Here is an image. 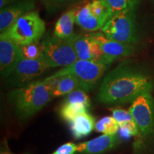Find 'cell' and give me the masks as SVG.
Masks as SVG:
<instances>
[{"label": "cell", "instance_id": "obj_1", "mask_svg": "<svg viewBox=\"0 0 154 154\" xmlns=\"http://www.w3.org/2000/svg\"><path fill=\"white\" fill-rule=\"evenodd\" d=\"M153 88L152 77L145 69L128 61H123L104 77L97 99L104 104L133 102Z\"/></svg>", "mask_w": 154, "mask_h": 154}, {"label": "cell", "instance_id": "obj_2", "mask_svg": "<svg viewBox=\"0 0 154 154\" xmlns=\"http://www.w3.org/2000/svg\"><path fill=\"white\" fill-rule=\"evenodd\" d=\"M53 96L44 81L31 82L15 88L9 94V99L20 119H26L40 111Z\"/></svg>", "mask_w": 154, "mask_h": 154}, {"label": "cell", "instance_id": "obj_3", "mask_svg": "<svg viewBox=\"0 0 154 154\" xmlns=\"http://www.w3.org/2000/svg\"><path fill=\"white\" fill-rule=\"evenodd\" d=\"M137 126L135 136L134 151L140 154L154 134V100L151 92L144 93L131 102L129 109Z\"/></svg>", "mask_w": 154, "mask_h": 154}, {"label": "cell", "instance_id": "obj_4", "mask_svg": "<svg viewBox=\"0 0 154 154\" xmlns=\"http://www.w3.org/2000/svg\"><path fill=\"white\" fill-rule=\"evenodd\" d=\"M46 30L44 20L36 11L26 13L5 32L20 47L39 42Z\"/></svg>", "mask_w": 154, "mask_h": 154}, {"label": "cell", "instance_id": "obj_5", "mask_svg": "<svg viewBox=\"0 0 154 154\" xmlns=\"http://www.w3.org/2000/svg\"><path fill=\"white\" fill-rule=\"evenodd\" d=\"M101 32L111 39L135 46L138 36L134 8L113 15L102 27Z\"/></svg>", "mask_w": 154, "mask_h": 154}, {"label": "cell", "instance_id": "obj_6", "mask_svg": "<svg viewBox=\"0 0 154 154\" xmlns=\"http://www.w3.org/2000/svg\"><path fill=\"white\" fill-rule=\"evenodd\" d=\"M42 58L50 67L67 66L78 60L76 51L69 38L54 35L48 36L42 42Z\"/></svg>", "mask_w": 154, "mask_h": 154}, {"label": "cell", "instance_id": "obj_7", "mask_svg": "<svg viewBox=\"0 0 154 154\" xmlns=\"http://www.w3.org/2000/svg\"><path fill=\"white\" fill-rule=\"evenodd\" d=\"M111 63L112 62L105 56L103 59L100 61L78 59L72 64L65 66L45 79L49 80L63 75H74L88 84L95 86L96 83L109 68Z\"/></svg>", "mask_w": 154, "mask_h": 154}, {"label": "cell", "instance_id": "obj_8", "mask_svg": "<svg viewBox=\"0 0 154 154\" xmlns=\"http://www.w3.org/2000/svg\"><path fill=\"white\" fill-rule=\"evenodd\" d=\"M22 48L6 32L0 35V72L3 78L12 74L19 61L24 58Z\"/></svg>", "mask_w": 154, "mask_h": 154}, {"label": "cell", "instance_id": "obj_9", "mask_svg": "<svg viewBox=\"0 0 154 154\" xmlns=\"http://www.w3.org/2000/svg\"><path fill=\"white\" fill-rule=\"evenodd\" d=\"M49 68L42 57L36 59L23 58L17 65L10 76L9 82L16 86H24L41 75Z\"/></svg>", "mask_w": 154, "mask_h": 154}, {"label": "cell", "instance_id": "obj_10", "mask_svg": "<svg viewBox=\"0 0 154 154\" xmlns=\"http://www.w3.org/2000/svg\"><path fill=\"white\" fill-rule=\"evenodd\" d=\"M76 51L78 59L82 60H102L104 54L91 34H74L69 38Z\"/></svg>", "mask_w": 154, "mask_h": 154}, {"label": "cell", "instance_id": "obj_11", "mask_svg": "<svg viewBox=\"0 0 154 154\" xmlns=\"http://www.w3.org/2000/svg\"><path fill=\"white\" fill-rule=\"evenodd\" d=\"M91 34L100 45L105 57L113 62L116 60L131 57L134 53V45L111 39L102 32Z\"/></svg>", "mask_w": 154, "mask_h": 154}, {"label": "cell", "instance_id": "obj_12", "mask_svg": "<svg viewBox=\"0 0 154 154\" xmlns=\"http://www.w3.org/2000/svg\"><path fill=\"white\" fill-rule=\"evenodd\" d=\"M34 8L33 0H18L1 9L0 32L7 31L19 17L30 12Z\"/></svg>", "mask_w": 154, "mask_h": 154}, {"label": "cell", "instance_id": "obj_13", "mask_svg": "<svg viewBox=\"0 0 154 154\" xmlns=\"http://www.w3.org/2000/svg\"><path fill=\"white\" fill-rule=\"evenodd\" d=\"M120 142L117 134H103L94 139L78 144L75 154H104L116 146Z\"/></svg>", "mask_w": 154, "mask_h": 154}, {"label": "cell", "instance_id": "obj_14", "mask_svg": "<svg viewBox=\"0 0 154 154\" xmlns=\"http://www.w3.org/2000/svg\"><path fill=\"white\" fill-rule=\"evenodd\" d=\"M94 87V86L88 84L74 75H63L57 77V84L51 94L53 97H57L67 95L78 89L88 91Z\"/></svg>", "mask_w": 154, "mask_h": 154}, {"label": "cell", "instance_id": "obj_15", "mask_svg": "<svg viewBox=\"0 0 154 154\" xmlns=\"http://www.w3.org/2000/svg\"><path fill=\"white\" fill-rule=\"evenodd\" d=\"M69 123L72 136L76 140L86 137L95 129V118L88 111L78 114Z\"/></svg>", "mask_w": 154, "mask_h": 154}, {"label": "cell", "instance_id": "obj_16", "mask_svg": "<svg viewBox=\"0 0 154 154\" xmlns=\"http://www.w3.org/2000/svg\"><path fill=\"white\" fill-rule=\"evenodd\" d=\"M76 24L88 32L101 29L105 24L92 12L88 3L76 11Z\"/></svg>", "mask_w": 154, "mask_h": 154}, {"label": "cell", "instance_id": "obj_17", "mask_svg": "<svg viewBox=\"0 0 154 154\" xmlns=\"http://www.w3.org/2000/svg\"><path fill=\"white\" fill-rule=\"evenodd\" d=\"M76 13L74 9L61 15L56 23L54 35L61 38H69L74 33V25L76 23Z\"/></svg>", "mask_w": 154, "mask_h": 154}, {"label": "cell", "instance_id": "obj_18", "mask_svg": "<svg viewBox=\"0 0 154 154\" xmlns=\"http://www.w3.org/2000/svg\"><path fill=\"white\" fill-rule=\"evenodd\" d=\"M88 109L84 105L63 101L59 109V114L63 120L69 123L78 114L88 111Z\"/></svg>", "mask_w": 154, "mask_h": 154}, {"label": "cell", "instance_id": "obj_19", "mask_svg": "<svg viewBox=\"0 0 154 154\" xmlns=\"http://www.w3.org/2000/svg\"><path fill=\"white\" fill-rule=\"evenodd\" d=\"M119 125L113 116H106L102 118L96 124V131L103 134L114 135L119 131Z\"/></svg>", "mask_w": 154, "mask_h": 154}, {"label": "cell", "instance_id": "obj_20", "mask_svg": "<svg viewBox=\"0 0 154 154\" xmlns=\"http://www.w3.org/2000/svg\"><path fill=\"white\" fill-rule=\"evenodd\" d=\"M113 15L126 9L134 8L136 0H106Z\"/></svg>", "mask_w": 154, "mask_h": 154}, {"label": "cell", "instance_id": "obj_21", "mask_svg": "<svg viewBox=\"0 0 154 154\" xmlns=\"http://www.w3.org/2000/svg\"><path fill=\"white\" fill-rule=\"evenodd\" d=\"M22 51L24 58L30 59H36L42 57V44L38 42L28 44L21 47Z\"/></svg>", "mask_w": 154, "mask_h": 154}, {"label": "cell", "instance_id": "obj_22", "mask_svg": "<svg viewBox=\"0 0 154 154\" xmlns=\"http://www.w3.org/2000/svg\"><path fill=\"white\" fill-rule=\"evenodd\" d=\"M119 133L122 138H129L131 136H136L138 130L134 120L128 121L119 124Z\"/></svg>", "mask_w": 154, "mask_h": 154}, {"label": "cell", "instance_id": "obj_23", "mask_svg": "<svg viewBox=\"0 0 154 154\" xmlns=\"http://www.w3.org/2000/svg\"><path fill=\"white\" fill-rule=\"evenodd\" d=\"M112 115L116 121L118 122L119 125L126 121L134 120L131 113L129 110L127 111L126 109H120V108H116L112 109Z\"/></svg>", "mask_w": 154, "mask_h": 154}, {"label": "cell", "instance_id": "obj_24", "mask_svg": "<svg viewBox=\"0 0 154 154\" xmlns=\"http://www.w3.org/2000/svg\"><path fill=\"white\" fill-rule=\"evenodd\" d=\"M49 11H55L69 4L79 1V0H40Z\"/></svg>", "mask_w": 154, "mask_h": 154}, {"label": "cell", "instance_id": "obj_25", "mask_svg": "<svg viewBox=\"0 0 154 154\" xmlns=\"http://www.w3.org/2000/svg\"><path fill=\"white\" fill-rule=\"evenodd\" d=\"M77 151H78V145L72 142H69L59 146L51 154H75Z\"/></svg>", "mask_w": 154, "mask_h": 154}, {"label": "cell", "instance_id": "obj_26", "mask_svg": "<svg viewBox=\"0 0 154 154\" xmlns=\"http://www.w3.org/2000/svg\"><path fill=\"white\" fill-rule=\"evenodd\" d=\"M0 154H13L10 151H9L8 146H7V142L2 143V145L1 146V151H0Z\"/></svg>", "mask_w": 154, "mask_h": 154}, {"label": "cell", "instance_id": "obj_27", "mask_svg": "<svg viewBox=\"0 0 154 154\" xmlns=\"http://www.w3.org/2000/svg\"></svg>", "mask_w": 154, "mask_h": 154}]
</instances>
